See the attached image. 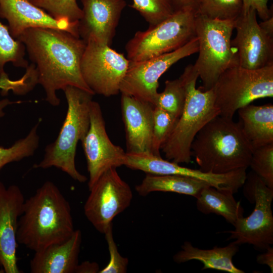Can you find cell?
Here are the masks:
<instances>
[{
  "label": "cell",
  "mask_w": 273,
  "mask_h": 273,
  "mask_svg": "<svg viewBox=\"0 0 273 273\" xmlns=\"http://www.w3.org/2000/svg\"><path fill=\"white\" fill-rule=\"evenodd\" d=\"M16 39L22 42L35 66L37 82L46 93V100L58 106L57 90L73 86L95 95L85 82L81 62L86 43L81 38L61 30L30 28Z\"/></svg>",
  "instance_id": "6da1fadb"
},
{
  "label": "cell",
  "mask_w": 273,
  "mask_h": 273,
  "mask_svg": "<svg viewBox=\"0 0 273 273\" xmlns=\"http://www.w3.org/2000/svg\"><path fill=\"white\" fill-rule=\"evenodd\" d=\"M75 230L68 201L55 184L47 181L25 200L16 238L35 252L65 242Z\"/></svg>",
  "instance_id": "7a4b0ae2"
},
{
  "label": "cell",
  "mask_w": 273,
  "mask_h": 273,
  "mask_svg": "<svg viewBox=\"0 0 273 273\" xmlns=\"http://www.w3.org/2000/svg\"><path fill=\"white\" fill-rule=\"evenodd\" d=\"M253 151L241 122L220 115L200 130L191 146L199 169L218 174L247 168Z\"/></svg>",
  "instance_id": "3957f363"
},
{
  "label": "cell",
  "mask_w": 273,
  "mask_h": 273,
  "mask_svg": "<svg viewBox=\"0 0 273 273\" xmlns=\"http://www.w3.org/2000/svg\"><path fill=\"white\" fill-rule=\"evenodd\" d=\"M180 76L186 91L184 109L161 148L166 160L178 164L191 162V146L195 137L208 122L219 115L213 89L203 90L196 88L199 74L194 65L186 66Z\"/></svg>",
  "instance_id": "277c9868"
},
{
  "label": "cell",
  "mask_w": 273,
  "mask_h": 273,
  "mask_svg": "<svg viewBox=\"0 0 273 273\" xmlns=\"http://www.w3.org/2000/svg\"><path fill=\"white\" fill-rule=\"evenodd\" d=\"M63 90L68 105L65 120L57 138L46 146L43 159L33 167H55L74 180L84 183L87 177L77 170L75 155L78 141L84 139L89 127V107L94 95L73 86Z\"/></svg>",
  "instance_id": "5b68a950"
},
{
  "label": "cell",
  "mask_w": 273,
  "mask_h": 273,
  "mask_svg": "<svg viewBox=\"0 0 273 273\" xmlns=\"http://www.w3.org/2000/svg\"><path fill=\"white\" fill-rule=\"evenodd\" d=\"M235 20L213 19L197 13L195 29L199 56L194 65L202 81L203 90L211 89L228 68L239 65L231 46Z\"/></svg>",
  "instance_id": "8992f818"
},
{
  "label": "cell",
  "mask_w": 273,
  "mask_h": 273,
  "mask_svg": "<svg viewBox=\"0 0 273 273\" xmlns=\"http://www.w3.org/2000/svg\"><path fill=\"white\" fill-rule=\"evenodd\" d=\"M196 15L195 8L178 9L157 24L137 31L125 45L127 58L142 61L182 47L196 37Z\"/></svg>",
  "instance_id": "52a82bcc"
},
{
  "label": "cell",
  "mask_w": 273,
  "mask_h": 273,
  "mask_svg": "<svg viewBox=\"0 0 273 273\" xmlns=\"http://www.w3.org/2000/svg\"><path fill=\"white\" fill-rule=\"evenodd\" d=\"M219 115L233 118L241 108L273 96V64L251 70L234 65L226 69L212 88Z\"/></svg>",
  "instance_id": "ba28073f"
},
{
  "label": "cell",
  "mask_w": 273,
  "mask_h": 273,
  "mask_svg": "<svg viewBox=\"0 0 273 273\" xmlns=\"http://www.w3.org/2000/svg\"><path fill=\"white\" fill-rule=\"evenodd\" d=\"M243 186L246 197L255 204L254 209L248 216L238 218L234 230L224 232L238 245L248 244L265 250L273 244V190L253 171L247 173Z\"/></svg>",
  "instance_id": "9c48e42d"
},
{
  "label": "cell",
  "mask_w": 273,
  "mask_h": 273,
  "mask_svg": "<svg viewBox=\"0 0 273 273\" xmlns=\"http://www.w3.org/2000/svg\"><path fill=\"white\" fill-rule=\"evenodd\" d=\"M196 36L173 51L140 62L129 61L127 72L120 84V93L146 101L154 106L158 94L159 79L179 60L198 52Z\"/></svg>",
  "instance_id": "30bf717a"
},
{
  "label": "cell",
  "mask_w": 273,
  "mask_h": 273,
  "mask_svg": "<svg viewBox=\"0 0 273 273\" xmlns=\"http://www.w3.org/2000/svg\"><path fill=\"white\" fill-rule=\"evenodd\" d=\"M129 60L110 46L94 41L86 42L81 62L83 78L95 94L109 97L120 93Z\"/></svg>",
  "instance_id": "8fae6325"
},
{
  "label": "cell",
  "mask_w": 273,
  "mask_h": 273,
  "mask_svg": "<svg viewBox=\"0 0 273 273\" xmlns=\"http://www.w3.org/2000/svg\"><path fill=\"white\" fill-rule=\"evenodd\" d=\"M89 190L83 207L84 214L98 232L104 234L115 217L130 205L133 197L131 189L116 168H111Z\"/></svg>",
  "instance_id": "7c38bea8"
},
{
  "label": "cell",
  "mask_w": 273,
  "mask_h": 273,
  "mask_svg": "<svg viewBox=\"0 0 273 273\" xmlns=\"http://www.w3.org/2000/svg\"><path fill=\"white\" fill-rule=\"evenodd\" d=\"M90 125L81 141L89 173L90 189L108 169L124 165L126 152L114 144L107 134L100 104L92 101L89 107Z\"/></svg>",
  "instance_id": "4fadbf2b"
},
{
  "label": "cell",
  "mask_w": 273,
  "mask_h": 273,
  "mask_svg": "<svg viewBox=\"0 0 273 273\" xmlns=\"http://www.w3.org/2000/svg\"><path fill=\"white\" fill-rule=\"evenodd\" d=\"M256 15L252 8L242 13L235 20L236 35L231 40L239 65L251 70L273 64V37L260 27Z\"/></svg>",
  "instance_id": "5bb4252c"
},
{
  "label": "cell",
  "mask_w": 273,
  "mask_h": 273,
  "mask_svg": "<svg viewBox=\"0 0 273 273\" xmlns=\"http://www.w3.org/2000/svg\"><path fill=\"white\" fill-rule=\"evenodd\" d=\"M82 16L78 21L79 37L111 46L123 9L124 0H81Z\"/></svg>",
  "instance_id": "9a60e30c"
},
{
  "label": "cell",
  "mask_w": 273,
  "mask_h": 273,
  "mask_svg": "<svg viewBox=\"0 0 273 273\" xmlns=\"http://www.w3.org/2000/svg\"><path fill=\"white\" fill-rule=\"evenodd\" d=\"M24 195L16 185L6 187L0 181V265L6 273H20L16 254L19 218Z\"/></svg>",
  "instance_id": "2e32d148"
},
{
  "label": "cell",
  "mask_w": 273,
  "mask_h": 273,
  "mask_svg": "<svg viewBox=\"0 0 273 273\" xmlns=\"http://www.w3.org/2000/svg\"><path fill=\"white\" fill-rule=\"evenodd\" d=\"M0 17L8 22L11 36L17 39L30 28H48L64 30L79 37L78 22L56 19L31 0H0Z\"/></svg>",
  "instance_id": "e0dca14e"
},
{
  "label": "cell",
  "mask_w": 273,
  "mask_h": 273,
  "mask_svg": "<svg viewBox=\"0 0 273 273\" xmlns=\"http://www.w3.org/2000/svg\"><path fill=\"white\" fill-rule=\"evenodd\" d=\"M121 108L125 131L126 153L152 154L154 106L121 94Z\"/></svg>",
  "instance_id": "ac0fdd59"
},
{
  "label": "cell",
  "mask_w": 273,
  "mask_h": 273,
  "mask_svg": "<svg viewBox=\"0 0 273 273\" xmlns=\"http://www.w3.org/2000/svg\"><path fill=\"white\" fill-rule=\"evenodd\" d=\"M82 241L79 230L61 243L50 245L35 252L30 262L32 273H74L78 264Z\"/></svg>",
  "instance_id": "d6986e66"
},
{
  "label": "cell",
  "mask_w": 273,
  "mask_h": 273,
  "mask_svg": "<svg viewBox=\"0 0 273 273\" xmlns=\"http://www.w3.org/2000/svg\"><path fill=\"white\" fill-rule=\"evenodd\" d=\"M239 250V245L234 242L224 247L214 246L211 249L194 247L190 242H185L181 250L173 256L177 263L198 260L203 263L202 270L213 269L229 273H244L236 267L233 258Z\"/></svg>",
  "instance_id": "ffe728a7"
},
{
  "label": "cell",
  "mask_w": 273,
  "mask_h": 273,
  "mask_svg": "<svg viewBox=\"0 0 273 273\" xmlns=\"http://www.w3.org/2000/svg\"><path fill=\"white\" fill-rule=\"evenodd\" d=\"M243 132L253 149L273 143V105L249 104L238 111Z\"/></svg>",
  "instance_id": "44dd1931"
},
{
  "label": "cell",
  "mask_w": 273,
  "mask_h": 273,
  "mask_svg": "<svg viewBox=\"0 0 273 273\" xmlns=\"http://www.w3.org/2000/svg\"><path fill=\"white\" fill-rule=\"evenodd\" d=\"M206 183L178 175L147 174L142 183L135 186L139 195L146 196L154 192H172L197 198Z\"/></svg>",
  "instance_id": "7402d4cb"
},
{
  "label": "cell",
  "mask_w": 273,
  "mask_h": 273,
  "mask_svg": "<svg viewBox=\"0 0 273 273\" xmlns=\"http://www.w3.org/2000/svg\"><path fill=\"white\" fill-rule=\"evenodd\" d=\"M233 195L206 186L196 198L197 208L205 214L214 213L220 215L234 225L238 218L243 216L244 210Z\"/></svg>",
  "instance_id": "603a6c76"
},
{
  "label": "cell",
  "mask_w": 273,
  "mask_h": 273,
  "mask_svg": "<svg viewBox=\"0 0 273 273\" xmlns=\"http://www.w3.org/2000/svg\"><path fill=\"white\" fill-rule=\"evenodd\" d=\"M25 47L19 40L11 35L8 27L0 21V78H8L4 67L11 63L17 67L26 68L28 61L25 59Z\"/></svg>",
  "instance_id": "cb8c5ba5"
},
{
  "label": "cell",
  "mask_w": 273,
  "mask_h": 273,
  "mask_svg": "<svg viewBox=\"0 0 273 273\" xmlns=\"http://www.w3.org/2000/svg\"><path fill=\"white\" fill-rule=\"evenodd\" d=\"M186 97L184 81L180 77L174 80H167L161 93H158L154 104L169 112L176 118L181 115L184 109Z\"/></svg>",
  "instance_id": "d4e9b609"
},
{
  "label": "cell",
  "mask_w": 273,
  "mask_h": 273,
  "mask_svg": "<svg viewBox=\"0 0 273 273\" xmlns=\"http://www.w3.org/2000/svg\"><path fill=\"white\" fill-rule=\"evenodd\" d=\"M197 13L207 18L235 20L242 13V0H199Z\"/></svg>",
  "instance_id": "484cf974"
},
{
  "label": "cell",
  "mask_w": 273,
  "mask_h": 273,
  "mask_svg": "<svg viewBox=\"0 0 273 273\" xmlns=\"http://www.w3.org/2000/svg\"><path fill=\"white\" fill-rule=\"evenodd\" d=\"M39 123L32 127L29 133L17 141L11 147H0V169L8 163L19 161L32 156L39 146V138L37 133Z\"/></svg>",
  "instance_id": "4316f807"
},
{
  "label": "cell",
  "mask_w": 273,
  "mask_h": 273,
  "mask_svg": "<svg viewBox=\"0 0 273 273\" xmlns=\"http://www.w3.org/2000/svg\"><path fill=\"white\" fill-rule=\"evenodd\" d=\"M130 7L142 16L150 26L170 16L175 11L171 0H132Z\"/></svg>",
  "instance_id": "83f0119b"
},
{
  "label": "cell",
  "mask_w": 273,
  "mask_h": 273,
  "mask_svg": "<svg viewBox=\"0 0 273 273\" xmlns=\"http://www.w3.org/2000/svg\"><path fill=\"white\" fill-rule=\"evenodd\" d=\"M178 118L162 109L154 106L152 154L161 156L160 150L173 130Z\"/></svg>",
  "instance_id": "f1b7e54d"
},
{
  "label": "cell",
  "mask_w": 273,
  "mask_h": 273,
  "mask_svg": "<svg viewBox=\"0 0 273 273\" xmlns=\"http://www.w3.org/2000/svg\"><path fill=\"white\" fill-rule=\"evenodd\" d=\"M35 6L43 9L56 19H65L78 22L82 16V9L76 0H31Z\"/></svg>",
  "instance_id": "f546056e"
},
{
  "label": "cell",
  "mask_w": 273,
  "mask_h": 273,
  "mask_svg": "<svg viewBox=\"0 0 273 273\" xmlns=\"http://www.w3.org/2000/svg\"><path fill=\"white\" fill-rule=\"evenodd\" d=\"M249 167L273 190V143L253 149Z\"/></svg>",
  "instance_id": "4dcf8cb0"
},
{
  "label": "cell",
  "mask_w": 273,
  "mask_h": 273,
  "mask_svg": "<svg viewBox=\"0 0 273 273\" xmlns=\"http://www.w3.org/2000/svg\"><path fill=\"white\" fill-rule=\"evenodd\" d=\"M108 244L110 253V261L107 265L99 270L100 273H125L128 259L119 253L113 235V223L109 225L104 234Z\"/></svg>",
  "instance_id": "1f68e13d"
},
{
  "label": "cell",
  "mask_w": 273,
  "mask_h": 273,
  "mask_svg": "<svg viewBox=\"0 0 273 273\" xmlns=\"http://www.w3.org/2000/svg\"><path fill=\"white\" fill-rule=\"evenodd\" d=\"M269 0H242V13L247 12L250 9L256 10L257 14L263 21L270 18L272 13L268 8V2Z\"/></svg>",
  "instance_id": "d6a6232c"
},
{
  "label": "cell",
  "mask_w": 273,
  "mask_h": 273,
  "mask_svg": "<svg viewBox=\"0 0 273 273\" xmlns=\"http://www.w3.org/2000/svg\"><path fill=\"white\" fill-rule=\"evenodd\" d=\"M264 251V252L257 256L256 261L258 264L267 265L272 273L273 272V247L270 246Z\"/></svg>",
  "instance_id": "836d02e7"
},
{
  "label": "cell",
  "mask_w": 273,
  "mask_h": 273,
  "mask_svg": "<svg viewBox=\"0 0 273 273\" xmlns=\"http://www.w3.org/2000/svg\"><path fill=\"white\" fill-rule=\"evenodd\" d=\"M99 267L96 262L84 261L78 264L75 273H96L99 272Z\"/></svg>",
  "instance_id": "e575fe53"
},
{
  "label": "cell",
  "mask_w": 273,
  "mask_h": 273,
  "mask_svg": "<svg viewBox=\"0 0 273 273\" xmlns=\"http://www.w3.org/2000/svg\"><path fill=\"white\" fill-rule=\"evenodd\" d=\"M175 11L188 7L197 9L199 0H171Z\"/></svg>",
  "instance_id": "d590c367"
},
{
  "label": "cell",
  "mask_w": 273,
  "mask_h": 273,
  "mask_svg": "<svg viewBox=\"0 0 273 273\" xmlns=\"http://www.w3.org/2000/svg\"><path fill=\"white\" fill-rule=\"evenodd\" d=\"M260 27L269 36L273 37V16L259 23Z\"/></svg>",
  "instance_id": "8d00e7d4"
},
{
  "label": "cell",
  "mask_w": 273,
  "mask_h": 273,
  "mask_svg": "<svg viewBox=\"0 0 273 273\" xmlns=\"http://www.w3.org/2000/svg\"><path fill=\"white\" fill-rule=\"evenodd\" d=\"M13 83V80H10L9 77L0 78V89H2L5 94L9 90H11Z\"/></svg>",
  "instance_id": "74e56055"
},
{
  "label": "cell",
  "mask_w": 273,
  "mask_h": 273,
  "mask_svg": "<svg viewBox=\"0 0 273 273\" xmlns=\"http://www.w3.org/2000/svg\"><path fill=\"white\" fill-rule=\"evenodd\" d=\"M8 99L0 100V118L5 115L4 109L9 105L14 103Z\"/></svg>",
  "instance_id": "f35d334b"
},
{
  "label": "cell",
  "mask_w": 273,
  "mask_h": 273,
  "mask_svg": "<svg viewBox=\"0 0 273 273\" xmlns=\"http://www.w3.org/2000/svg\"><path fill=\"white\" fill-rule=\"evenodd\" d=\"M0 266H1V265H0ZM4 272H5L4 270L3 269H0V273H4Z\"/></svg>",
  "instance_id": "ab89813d"
}]
</instances>
